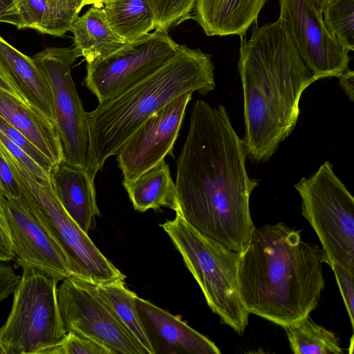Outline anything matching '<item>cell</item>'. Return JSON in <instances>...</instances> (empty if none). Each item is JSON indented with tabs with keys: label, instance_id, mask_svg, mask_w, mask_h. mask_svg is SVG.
Here are the masks:
<instances>
[{
	"label": "cell",
	"instance_id": "52a82bcc",
	"mask_svg": "<svg viewBox=\"0 0 354 354\" xmlns=\"http://www.w3.org/2000/svg\"><path fill=\"white\" fill-rule=\"evenodd\" d=\"M19 266L23 273L0 328V353L42 354L66 334L58 304V281L26 264Z\"/></svg>",
	"mask_w": 354,
	"mask_h": 354
},
{
	"label": "cell",
	"instance_id": "d6a6232c",
	"mask_svg": "<svg viewBox=\"0 0 354 354\" xmlns=\"http://www.w3.org/2000/svg\"><path fill=\"white\" fill-rule=\"evenodd\" d=\"M0 194L6 198L21 196V188L8 162L0 151Z\"/></svg>",
	"mask_w": 354,
	"mask_h": 354
},
{
	"label": "cell",
	"instance_id": "7a4b0ae2",
	"mask_svg": "<svg viewBox=\"0 0 354 354\" xmlns=\"http://www.w3.org/2000/svg\"><path fill=\"white\" fill-rule=\"evenodd\" d=\"M239 71L247 157L268 161L293 131L304 90L316 82L283 21L256 26L241 39Z\"/></svg>",
	"mask_w": 354,
	"mask_h": 354
},
{
	"label": "cell",
	"instance_id": "d590c367",
	"mask_svg": "<svg viewBox=\"0 0 354 354\" xmlns=\"http://www.w3.org/2000/svg\"><path fill=\"white\" fill-rule=\"evenodd\" d=\"M0 88H2L12 95L23 100L17 90L15 88L11 81L9 80L3 69L0 65ZM25 102V101H24Z\"/></svg>",
	"mask_w": 354,
	"mask_h": 354
},
{
	"label": "cell",
	"instance_id": "ba28073f",
	"mask_svg": "<svg viewBox=\"0 0 354 354\" xmlns=\"http://www.w3.org/2000/svg\"><path fill=\"white\" fill-rule=\"evenodd\" d=\"M303 216L315 232L328 260L354 274V198L324 161L295 184Z\"/></svg>",
	"mask_w": 354,
	"mask_h": 354
},
{
	"label": "cell",
	"instance_id": "83f0119b",
	"mask_svg": "<svg viewBox=\"0 0 354 354\" xmlns=\"http://www.w3.org/2000/svg\"><path fill=\"white\" fill-rule=\"evenodd\" d=\"M42 354H113L94 340L69 330L57 344L46 348Z\"/></svg>",
	"mask_w": 354,
	"mask_h": 354
},
{
	"label": "cell",
	"instance_id": "6da1fadb",
	"mask_svg": "<svg viewBox=\"0 0 354 354\" xmlns=\"http://www.w3.org/2000/svg\"><path fill=\"white\" fill-rule=\"evenodd\" d=\"M243 140L222 104L197 100L177 162L180 214L198 231L241 253L254 225L250 198L257 181L247 173Z\"/></svg>",
	"mask_w": 354,
	"mask_h": 354
},
{
	"label": "cell",
	"instance_id": "8992f818",
	"mask_svg": "<svg viewBox=\"0 0 354 354\" xmlns=\"http://www.w3.org/2000/svg\"><path fill=\"white\" fill-rule=\"evenodd\" d=\"M21 188V196L64 254L73 277L99 286L124 281L125 276L97 248L66 212L50 180H37L0 144Z\"/></svg>",
	"mask_w": 354,
	"mask_h": 354
},
{
	"label": "cell",
	"instance_id": "9a60e30c",
	"mask_svg": "<svg viewBox=\"0 0 354 354\" xmlns=\"http://www.w3.org/2000/svg\"><path fill=\"white\" fill-rule=\"evenodd\" d=\"M50 182L66 212L88 234L95 227L100 212L94 180L86 169L62 161L50 172Z\"/></svg>",
	"mask_w": 354,
	"mask_h": 354
},
{
	"label": "cell",
	"instance_id": "7c38bea8",
	"mask_svg": "<svg viewBox=\"0 0 354 354\" xmlns=\"http://www.w3.org/2000/svg\"><path fill=\"white\" fill-rule=\"evenodd\" d=\"M279 17L316 80L346 72L350 50L327 28L321 0H279Z\"/></svg>",
	"mask_w": 354,
	"mask_h": 354
},
{
	"label": "cell",
	"instance_id": "8d00e7d4",
	"mask_svg": "<svg viewBox=\"0 0 354 354\" xmlns=\"http://www.w3.org/2000/svg\"><path fill=\"white\" fill-rule=\"evenodd\" d=\"M107 0H84L82 4V6H88V5H102V3Z\"/></svg>",
	"mask_w": 354,
	"mask_h": 354
},
{
	"label": "cell",
	"instance_id": "ffe728a7",
	"mask_svg": "<svg viewBox=\"0 0 354 354\" xmlns=\"http://www.w3.org/2000/svg\"><path fill=\"white\" fill-rule=\"evenodd\" d=\"M91 6L75 19L69 30L73 35L74 46L86 62L107 57L126 44L109 25L102 6Z\"/></svg>",
	"mask_w": 354,
	"mask_h": 354
},
{
	"label": "cell",
	"instance_id": "277c9868",
	"mask_svg": "<svg viewBox=\"0 0 354 354\" xmlns=\"http://www.w3.org/2000/svg\"><path fill=\"white\" fill-rule=\"evenodd\" d=\"M211 55L180 45L165 64L143 80L86 112L90 141L89 177L117 155L131 135L150 116L178 96L216 88Z\"/></svg>",
	"mask_w": 354,
	"mask_h": 354
},
{
	"label": "cell",
	"instance_id": "484cf974",
	"mask_svg": "<svg viewBox=\"0 0 354 354\" xmlns=\"http://www.w3.org/2000/svg\"><path fill=\"white\" fill-rule=\"evenodd\" d=\"M18 16L16 27L29 28L54 36L50 9L46 0H16Z\"/></svg>",
	"mask_w": 354,
	"mask_h": 354
},
{
	"label": "cell",
	"instance_id": "8fae6325",
	"mask_svg": "<svg viewBox=\"0 0 354 354\" xmlns=\"http://www.w3.org/2000/svg\"><path fill=\"white\" fill-rule=\"evenodd\" d=\"M57 299L66 332L90 338L113 354H146L120 324L96 285L68 277L57 288Z\"/></svg>",
	"mask_w": 354,
	"mask_h": 354
},
{
	"label": "cell",
	"instance_id": "3957f363",
	"mask_svg": "<svg viewBox=\"0 0 354 354\" xmlns=\"http://www.w3.org/2000/svg\"><path fill=\"white\" fill-rule=\"evenodd\" d=\"M327 263L322 248L283 222L254 227L239 266L248 311L280 326L310 315L324 288Z\"/></svg>",
	"mask_w": 354,
	"mask_h": 354
},
{
	"label": "cell",
	"instance_id": "2e32d148",
	"mask_svg": "<svg viewBox=\"0 0 354 354\" xmlns=\"http://www.w3.org/2000/svg\"><path fill=\"white\" fill-rule=\"evenodd\" d=\"M0 116L20 131L56 167L64 160L55 124L35 108L0 88Z\"/></svg>",
	"mask_w": 354,
	"mask_h": 354
},
{
	"label": "cell",
	"instance_id": "1f68e13d",
	"mask_svg": "<svg viewBox=\"0 0 354 354\" xmlns=\"http://www.w3.org/2000/svg\"><path fill=\"white\" fill-rule=\"evenodd\" d=\"M15 257V248L6 209V198L0 194V263L11 261Z\"/></svg>",
	"mask_w": 354,
	"mask_h": 354
},
{
	"label": "cell",
	"instance_id": "ac0fdd59",
	"mask_svg": "<svg viewBox=\"0 0 354 354\" xmlns=\"http://www.w3.org/2000/svg\"><path fill=\"white\" fill-rule=\"evenodd\" d=\"M0 65L23 100L55 124L51 90L45 76L32 57L1 35Z\"/></svg>",
	"mask_w": 354,
	"mask_h": 354
},
{
	"label": "cell",
	"instance_id": "44dd1931",
	"mask_svg": "<svg viewBox=\"0 0 354 354\" xmlns=\"http://www.w3.org/2000/svg\"><path fill=\"white\" fill-rule=\"evenodd\" d=\"M133 208L145 212L167 207L180 212L177 191L165 159L131 181H122Z\"/></svg>",
	"mask_w": 354,
	"mask_h": 354
},
{
	"label": "cell",
	"instance_id": "d4e9b609",
	"mask_svg": "<svg viewBox=\"0 0 354 354\" xmlns=\"http://www.w3.org/2000/svg\"><path fill=\"white\" fill-rule=\"evenodd\" d=\"M322 15L330 32L354 50V0H321Z\"/></svg>",
	"mask_w": 354,
	"mask_h": 354
},
{
	"label": "cell",
	"instance_id": "cb8c5ba5",
	"mask_svg": "<svg viewBox=\"0 0 354 354\" xmlns=\"http://www.w3.org/2000/svg\"><path fill=\"white\" fill-rule=\"evenodd\" d=\"M295 354H342L334 333L315 322L310 315L281 326Z\"/></svg>",
	"mask_w": 354,
	"mask_h": 354
},
{
	"label": "cell",
	"instance_id": "5b68a950",
	"mask_svg": "<svg viewBox=\"0 0 354 354\" xmlns=\"http://www.w3.org/2000/svg\"><path fill=\"white\" fill-rule=\"evenodd\" d=\"M199 285L210 310L221 323L242 335L248 324V311L239 290L241 253L232 251L187 222L179 212L160 224Z\"/></svg>",
	"mask_w": 354,
	"mask_h": 354
},
{
	"label": "cell",
	"instance_id": "e0dca14e",
	"mask_svg": "<svg viewBox=\"0 0 354 354\" xmlns=\"http://www.w3.org/2000/svg\"><path fill=\"white\" fill-rule=\"evenodd\" d=\"M267 0H196L190 19L207 36L239 35L254 23Z\"/></svg>",
	"mask_w": 354,
	"mask_h": 354
},
{
	"label": "cell",
	"instance_id": "836d02e7",
	"mask_svg": "<svg viewBox=\"0 0 354 354\" xmlns=\"http://www.w3.org/2000/svg\"><path fill=\"white\" fill-rule=\"evenodd\" d=\"M18 7L16 0H0V23L17 24Z\"/></svg>",
	"mask_w": 354,
	"mask_h": 354
},
{
	"label": "cell",
	"instance_id": "603a6c76",
	"mask_svg": "<svg viewBox=\"0 0 354 354\" xmlns=\"http://www.w3.org/2000/svg\"><path fill=\"white\" fill-rule=\"evenodd\" d=\"M102 6L109 25L126 43L154 30L153 15L146 0H107Z\"/></svg>",
	"mask_w": 354,
	"mask_h": 354
},
{
	"label": "cell",
	"instance_id": "5bb4252c",
	"mask_svg": "<svg viewBox=\"0 0 354 354\" xmlns=\"http://www.w3.org/2000/svg\"><path fill=\"white\" fill-rule=\"evenodd\" d=\"M6 209L15 252V261L59 281L73 276L59 247L32 213L21 196L6 198Z\"/></svg>",
	"mask_w": 354,
	"mask_h": 354
},
{
	"label": "cell",
	"instance_id": "f546056e",
	"mask_svg": "<svg viewBox=\"0 0 354 354\" xmlns=\"http://www.w3.org/2000/svg\"><path fill=\"white\" fill-rule=\"evenodd\" d=\"M0 131L18 145L30 158L50 174L55 167L50 160L20 131L0 116Z\"/></svg>",
	"mask_w": 354,
	"mask_h": 354
},
{
	"label": "cell",
	"instance_id": "e575fe53",
	"mask_svg": "<svg viewBox=\"0 0 354 354\" xmlns=\"http://www.w3.org/2000/svg\"><path fill=\"white\" fill-rule=\"evenodd\" d=\"M339 85L343 89L351 102L354 100V72L348 69L342 75L337 77Z\"/></svg>",
	"mask_w": 354,
	"mask_h": 354
},
{
	"label": "cell",
	"instance_id": "4dcf8cb0",
	"mask_svg": "<svg viewBox=\"0 0 354 354\" xmlns=\"http://www.w3.org/2000/svg\"><path fill=\"white\" fill-rule=\"evenodd\" d=\"M332 268L343 299L351 327H354V274L343 267L332 263Z\"/></svg>",
	"mask_w": 354,
	"mask_h": 354
},
{
	"label": "cell",
	"instance_id": "4fadbf2b",
	"mask_svg": "<svg viewBox=\"0 0 354 354\" xmlns=\"http://www.w3.org/2000/svg\"><path fill=\"white\" fill-rule=\"evenodd\" d=\"M192 92L175 98L145 120L117 153L123 181H131L169 154L183 120Z\"/></svg>",
	"mask_w": 354,
	"mask_h": 354
},
{
	"label": "cell",
	"instance_id": "7402d4cb",
	"mask_svg": "<svg viewBox=\"0 0 354 354\" xmlns=\"http://www.w3.org/2000/svg\"><path fill=\"white\" fill-rule=\"evenodd\" d=\"M96 286L130 337L146 353H156L152 339L136 305L138 295L126 287L124 281Z\"/></svg>",
	"mask_w": 354,
	"mask_h": 354
},
{
	"label": "cell",
	"instance_id": "d6986e66",
	"mask_svg": "<svg viewBox=\"0 0 354 354\" xmlns=\"http://www.w3.org/2000/svg\"><path fill=\"white\" fill-rule=\"evenodd\" d=\"M136 305L145 324L170 347L194 354L221 353L214 342L179 317L139 297H136Z\"/></svg>",
	"mask_w": 354,
	"mask_h": 354
},
{
	"label": "cell",
	"instance_id": "f1b7e54d",
	"mask_svg": "<svg viewBox=\"0 0 354 354\" xmlns=\"http://www.w3.org/2000/svg\"><path fill=\"white\" fill-rule=\"evenodd\" d=\"M50 9L54 36L62 37L70 27L82 9L84 0H46Z\"/></svg>",
	"mask_w": 354,
	"mask_h": 354
},
{
	"label": "cell",
	"instance_id": "30bf717a",
	"mask_svg": "<svg viewBox=\"0 0 354 354\" xmlns=\"http://www.w3.org/2000/svg\"><path fill=\"white\" fill-rule=\"evenodd\" d=\"M179 46L168 31L155 30L107 57L86 62L83 84L99 102L110 99L160 68Z\"/></svg>",
	"mask_w": 354,
	"mask_h": 354
},
{
	"label": "cell",
	"instance_id": "4316f807",
	"mask_svg": "<svg viewBox=\"0 0 354 354\" xmlns=\"http://www.w3.org/2000/svg\"><path fill=\"white\" fill-rule=\"evenodd\" d=\"M154 20V30H167L190 19L196 0H146Z\"/></svg>",
	"mask_w": 354,
	"mask_h": 354
},
{
	"label": "cell",
	"instance_id": "9c48e42d",
	"mask_svg": "<svg viewBox=\"0 0 354 354\" xmlns=\"http://www.w3.org/2000/svg\"><path fill=\"white\" fill-rule=\"evenodd\" d=\"M80 56V50L75 46L50 47L36 53L32 58L50 87L63 162L87 170L90 141L86 112L71 75L73 64Z\"/></svg>",
	"mask_w": 354,
	"mask_h": 354
},
{
	"label": "cell",
	"instance_id": "74e56055",
	"mask_svg": "<svg viewBox=\"0 0 354 354\" xmlns=\"http://www.w3.org/2000/svg\"><path fill=\"white\" fill-rule=\"evenodd\" d=\"M84 2V1H83ZM83 4V3H82Z\"/></svg>",
	"mask_w": 354,
	"mask_h": 354
}]
</instances>
